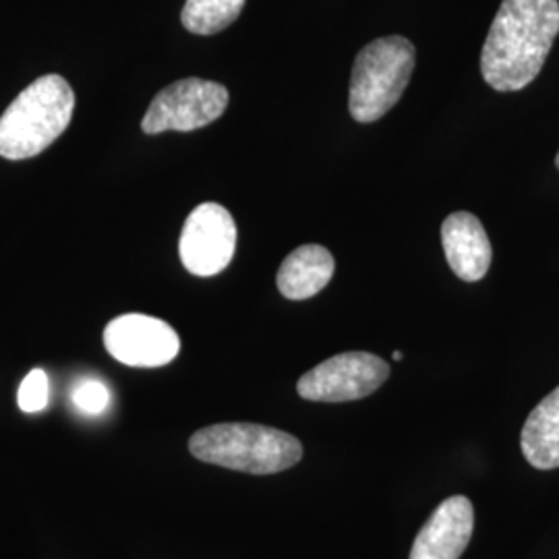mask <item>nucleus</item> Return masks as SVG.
Listing matches in <instances>:
<instances>
[{"mask_svg": "<svg viewBox=\"0 0 559 559\" xmlns=\"http://www.w3.org/2000/svg\"><path fill=\"white\" fill-rule=\"evenodd\" d=\"M559 34V0H503L480 50V73L498 92H519L537 75Z\"/></svg>", "mask_w": 559, "mask_h": 559, "instance_id": "nucleus-1", "label": "nucleus"}, {"mask_svg": "<svg viewBox=\"0 0 559 559\" xmlns=\"http://www.w3.org/2000/svg\"><path fill=\"white\" fill-rule=\"evenodd\" d=\"M75 94L60 75H41L0 117V156L27 160L50 147L73 119Z\"/></svg>", "mask_w": 559, "mask_h": 559, "instance_id": "nucleus-2", "label": "nucleus"}, {"mask_svg": "<svg viewBox=\"0 0 559 559\" xmlns=\"http://www.w3.org/2000/svg\"><path fill=\"white\" fill-rule=\"evenodd\" d=\"M189 450L205 464L251 475H274L302 459L300 441L255 423H221L191 436Z\"/></svg>", "mask_w": 559, "mask_h": 559, "instance_id": "nucleus-3", "label": "nucleus"}, {"mask_svg": "<svg viewBox=\"0 0 559 559\" xmlns=\"http://www.w3.org/2000/svg\"><path fill=\"white\" fill-rule=\"evenodd\" d=\"M413 41L388 36L369 41L355 59L348 110L357 122H376L399 104L415 71Z\"/></svg>", "mask_w": 559, "mask_h": 559, "instance_id": "nucleus-4", "label": "nucleus"}, {"mask_svg": "<svg viewBox=\"0 0 559 559\" xmlns=\"http://www.w3.org/2000/svg\"><path fill=\"white\" fill-rule=\"evenodd\" d=\"M228 90L216 81L189 78L180 80L152 100L141 129L147 135L164 131H195L221 119L228 106Z\"/></svg>", "mask_w": 559, "mask_h": 559, "instance_id": "nucleus-5", "label": "nucleus"}, {"mask_svg": "<svg viewBox=\"0 0 559 559\" xmlns=\"http://www.w3.org/2000/svg\"><path fill=\"white\" fill-rule=\"evenodd\" d=\"M237 251V224L230 212L214 201L198 205L182 226L179 253L187 272L201 278L221 274Z\"/></svg>", "mask_w": 559, "mask_h": 559, "instance_id": "nucleus-6", "label": "nucleus"}, {"mask_svg": "<svg viewBox=\"0 0 559 559\" xmlns=\"http://www.w3.org/2000/svg\"><path fill=\"white\" fill-rule=\"evenodd\" d=\"M390 376V365L371 353H342L307 371L299 383L300 399L311 402H350L371 396Z\"/></svg>", "mask_w": 559, "mask_h": 559, "instance_id": "nucleus-7", "label": "nucleus"}, {"mask_svg": "<svg viewBox=\"0 0 559 559\" xmlns=\"http://www.w3.org/2000/svg\"><path fill=\"white\" fill-rule=\"evenodd\" d=\"M104 346L122 365L154 369L177 359L180 338L166 321L129 313L106 325Z\"/></svg>", "mask_w": 559, "mask_h": 559, "instance_id": "nucleus-8", "label": "nucleus"}, {"mask_svg": "<svg viewBox=\"0 0 559 559\" xmlns=\"http://www.w3.org/2000/svg\"><path fill=\"white\" fill-rule=\"evenodd\" d=\"M475 528V508L468 498L441 501L413 543L408 559H460Z\"/></svg>", "mask_w": 559, "mask_h": 559, "instance_id": "nucleus-9", "label": "nucleus"}, {"mask_svg": "<svg viewBox=\"0 0 559 559\" xmlns=\"http://www.w3.org/2000/svg\"><path fill=\"white\" fill-rule=\"evenodd\" d=\"M441 245L452 272L464 282H477L489 272L493 249L479 218L454 212L441 224Z\"/></svg>", "mask_w": 559, "mask_h": 559, "instance_id": "nucleus-10", "label": "nucleus"}, {"mask_svg": "<svg viewBox=\"0 0 559 559\" xmlns=\"http://www.w3.org/2000/svg\"><path fill=\"white\" fill-rule=\"evenodd\" d=\"M336 261L321 245H300L278 270V290L290 300H305L321 293L334 278Z\"/></svg>", "mask_w": 559, "mask_h": 559, "instance_id": "nucleus-11", "label": "nucleus"}, {"mask_svg": "<svg viewBox=\"0 0 559 559\" xmlns=\"http://www.w3.org/2000/svg\"><path fill=\"white\" fill-rule=\"evenodd\" d=\"M522 454L531 466L551 471L559 466V385L540 400L522 427Z\"/></svg>", "mask_w": 559, "mask_h": 559, "instance_id": "nucleus-12", "label": "nucleus"}, {"mask_svg": "<svg viewBox=\"0 0 559 559\" xmlns=\"http://www.w3.org/2000/svg\"><path fill=\"white\" fill-rule=\"evenodd\" d=\"M245 0H187L180 21L187 32L212 36L239 20Z\"/></svg>", "mask_w": 559, "mask_h": 559, "instance_id": "nucleus-13", "label": "nucleus"}, {"mask_svg": "<svg viewBox=\"0 0 559 559\" xmlns=\"http://www.w3.org/2000/svg\"><path fill=\"white\" fill-rule=\"evenodd\" d=\"M50 402V380L44 369H34L21 381L17 404L27 415L41 413Z\"/></svg>", "mask_w": 559, "mask_h": 559, "instance_id": "nucleus-14", "label": "nucleus"}, {"mask_svg": "<svg viewBox=\"0 0 559 559\" xmlns=\"http://www.w3.org/2000/svg\"><path fill=\"white\" fill-rule=\"evenodd\" d=\"M71 399H73V404L78 406L80 413L96 417L108 408L110 392L104 385V381L96 380V378H85V380L75 383Z\"/></svg>", "mask_w": 559, "mask_h": 559, "instance_id": "nucleus-15", "label": "nucleus"}, {"mask_svg": "<svg viewBox=\"0 0 559 559\" xmlns=\"http://www.w3.org/2000/svg\"><path fill=\"white\" fill-rule=\"evenodd\" d=\"M392 357H394V360L404 359V355H402V353H400V350H394V355H392Z\"/></svg>", "mask_w": 559, "mask_h": 559, "instance_id": "nucleus-16", "label": "nucleus"}, {"mask_svg": "<svg viewBox=\"0 0 559 559\" xmlns=\"http://www.w3.org/2000/svg\"><path fill=\"white\" fill-rule=\"evenodd\" d=\"M556 166H558V170H559V152H558V156H556Z\"/></svg>", "mask_w": 559, "mask_h": 559, "instance_id": "nucleus-17", "label": "nucleus"}]
</instances>
